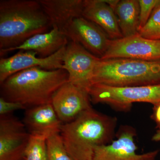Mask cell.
<instances>
[{
    "instance_id": "24",
    "label": "cell",
    "mask_w": 160,
    "mask_h": 160,
    "mask_svg": "<svg viewBox=\"0 0 160 160\" xmlns=\"http://www.w3.org/2000/svg\"><path fill=\"white\" fill-rule=\"evenodd\" d=\"M152 140L154 142H160V130H158L153 135L152 137Z\"/></svg>"
},
{
    "instance_id": "14",
    "label": "cell",
    "mask_w": 160,
    "mask_h": 160,
    "mask_svg": "<svg viewBox=\"0 0 160 160\" xmlns=\"http://www.w3.org/2000/svg\"><path fill=\"white\" fill-rule=\"evenodd\" d=\"M51 24L63 33L71 22L82 17L84 0H39Z\"/></svg>"
},
{
    "instance_id": "1",
    "label": "cell",
    "mask_w": 160,
    "mask_h": 160,
    "mask_svg": "<svg viewBox=\"0 0 160 160\" xmlns=\"http://www.w3.org/2000/svg\"><path fill=\"white\" fill-rule=\"evenodd\" d=\"M117 120L92 108L69 123L63 124L60 134L73 160H93L97 147L113 140Z\"/></svg>"
},
{
    "instance_id": "22",
    "label": "cell",
    "mask_w": 160,
    "mask_h": 160,
    "mask_svg": "<svg viewBox=\"0 0 160 160\" xmlns=\"http://www.w3.org/2000/svg\"><path fill=\"white\" fill-rule=\"evenodd\" d=\"M23 109L26 110V108L22 104L0 97V116L12 114L15 111Z\"/></svg>"
},
{
    "instance_id": "13",
    "label": "cell",
    "mask_w": 160,
    "mask_h": 160,
    "mask_svg": "<svg viewBox=\"0 0 160 160\" xmlns=\"http://www.w3.org/2000/svg\"><path fill=\"white\" fill-rule=\"evenodd\" d=\"M22 122L30 134L47 138L60 133L63 124L51 103L26 109Z\"/></svg>"
},
{
    "instance_id": "15",
    "label": "cell",
    "mask_w": 160,
    "mask_h": 160,
    "mask_svg": "<svg viewBox=\"0 0 160 160\" xmlns=\"http://www.w3.org/2000/svg\"><path fill=\"white\" fill-rule=\"evenodd\" d=\"M69 41L65 33L52 27L48 32L33 36L18 47L1 52L0 55L19 50L34 52L41 58L49 57L67 46Z\"/></svg>"
},
{
    "instance_id": "6",
    "label": "cell",
    "mask_w": 160,
    "mask_h": 160,
    "mask_svg": "<svg viewBox=\"0 0 160 160\" xmlns=\"http://www.w3.org/2000/svg\"><path fill=\"white\" fill-rule=\"evenodd\" d=\"M100 59L79 43L70 41L66 46L63 58L62 69L68 73V82L88 92L92 84L95 68Z\"/></svg>"
},
{
    "instance_id": "12",
    "label": "cell",
    "mask_w": 160,
    "mask_h": 160,
    "mask_svg": "<svg viewBox=\"0 0 160 160\" xmlns=\"http://www.w3.org/2000/svg\"><path fill=\"white\" fill-rule=\"evenodd\" d=\"M64 33L70 41L79 43L100 58L106 52L111 40L100 27L83 17L73 20Z\"/></svg>"
},
{
    "instance_id": "8",
    "label": "cell",
    "mask_w": 160,
    "mask_h": 160,
    "mask_svg": "<svg viewBox=\"0 0 160 160\" xmlns=\"http://www.w3.org/2000/svg\"><path fill=\"white\" fill-rule=\"evenodd\" d=\"M101 58L160 60V40L146 38L138 33L128 37L111 40L106 52Z\"/></svg>"
},
{
    "instance_id": "3",
    "label": "cell",
    "mask_w": 160,
    "mask_h": 160,
    "mask_svg": "<svg viewBox=\"0 0 160 160\" xmlns=\"http://www.w3.org/2000/svg\"><path fill=\"white\" fill-rule=\"evenodd\" d=\"M68 82L65 69L33 67L12 75L0 84L1 97L20 103L27 109L51 103L55 93Z\"/></svg>"
},
{
    "instance_id": "9",
    "label": "cell",
    "mask_w": 160,
    "mask_h": 160,
    "mask_svg": "<svg viewBox=\"0 0 160 160\" xmlns=\"http://www.w3.org/2000/svg\"><path fill=\"white\" fill-rule=\"evenodd\" d=\"M31 134L12 114L0 116V160H24Z\"/></svg>"
},
{
    "instance_id": "10",
    "label": "cell",
    "mask_w": 160,
    "mask_h": 160,
    "mask_svg": "<svg viewBox=\"0 0 160 160\" xmlns=\"http://www.w3.org/2000/svg\"><path fill=\"white\" fill-rule=\"evenodd\" d=\"M66 46L46 58H38L36 52L19 50L12 56L0 59V84L12 75L25 69L40 67L46 70L62 69Z\"/></svg>"
},
{
    "instance_id": "17",
    "label": "cell",
    "mask_w": 160,
    "mask_h": 160,
    "mask_svg": "<svg viewBox=\"0 0 160 160\" xmlns=\"http://www.w3.org/2000/svg\"><path fill=\"white\" fill-rule=\"evenodd\" d=\"M114 10L123 37H128L138 33V0H119Z\"/></svg>"
},
{
    "instance_id": "7",
    "label": "cell",
    "mask_w": 160,
    "mask_h": 160,
    "mask_svg": "<svg viewBox=\"0 0 160 160\" xmlns=\"http://www.w3.org/2000/svg\"><path fill=\"white\" fill-rule=\"evenodd\" d=\"M117 135L116 139L107 145L98 146L93 160H156L158 150L139 154L135 142L136 132L134 128L122 126Z\"/></svg>"
},
{
    "instance_id": "4",
    "label": "cell",
    "mask_w": 160,
    "mask_h": 160,
    "mask_svg": "<svg viewBox=\"0 0 160 160\" xmlns=\"http://www.w3.org/2000/svg\"><path fill=\"white\" fill-rule=\"evenodd\" d=\"M94 83L124 87L160 84V60L112 58L98 62L92 79Z\"/></svg>"
},
{
    "instance_id": "11",
    "label": "cell",
    "mask_w": 160,
    "mask_h": 160,
    "mask_svg": "<svg viewBox=\"0 0 160 160\" xmlns=\"http://www.w3.org/2000/svg\"><path fill=\"white\" fill-rule=\"evenodd\" d=\"M88 92L68 82L58 89L51 104L62 124L69 123L92 108Z\"/></svg>"
},
{
    "instance_id": "25",
    "label": "cell",
    "mask_w": 160,
    "mask_h": 160,
    "mask_svg": "<svg viewBox=\"0 0 160 160\" xmlns=\"http://www.w3.org/2000/svg\"><path fill=\"white\" fill-rule=\"evenodd\" d=\"M24 160H25V159H24Z\"/></svg>"
},
{
    "instance_id": "16",
    "label": "cell",
    "mask_w": 160,
    "mask_h": 160,
    "mask_svg": "<svg viewBox=\"0 0 160 160\" xmlns=\"http://www.w3.org/2000/svg\"><path fill=\"white\" fill-rule=\"evenodd\" d=\"M82 17L96 24L110 39L123 38L114 9L107 0H84Z\"/></svg>"
},
{
    "instance_id": "19",
    "label": "cell",
    "mask_w": 160,
    "mask_h": 160,
    "mask_svg": "<svg viewBox=\"0 0 160 160\" xmlns=\"http://www.w3.org/2000/svg\"><path fill=\"white\" fill-rule=\"evenodd\" d=\"M47 138V137L44 136L31 134L25 151V159L46 160Z\"/></svg>"
},
{
    "instance_id": "2",
    "label": "cell",
    "mask_w": 160,
    "mask_h": 160,
    "mask_svg": "<svg viewBox=\"0 0 160 160\" xmlns=\"http://www.w3.org/2000/svg\"><path fill=\"white\" fill-rule=\"evenodd\" d=\"M52 28L39 0L0 1V52Z\"/></svg>"
},
{
    "instance_id": "23",
    "label": "cell",
    "mask_w": 160,
    "mask_h": 160,
    "mask_svg": "<svg viewBox=\"0 0 160 160\" xmlns=\"http://www.w3.org/2000/svg\"><path fill=\"white\" fill-rule=\"evenodd\" d=\"M151 116L156 124L158 130H160V102L153 106V112Z\"/></svg>"
},
{
    "instance_id": "20",
    "label": "cell",
    "mask_w": 160,
    "mask_h": 160,
    "mask_svg": "<svg viewBox=\"0 0 160 160\" xmlns=\"http://www.w3.org/2000/svg\"><path fill=\"white\" fill-rule=\"evenodd\" d=\"M138 33L146 38L160 40V1L155 7L148 22Z\"/></svg>"
},
{
    "instance_id": "5",
    "label": "cell",
    "mask_w": 160,
    "mask_h": 160,
    "mask_svg": "<svg viewBox=\"0 0 160 160\" xmlns=\"http://www.w3.org/2000/svg\"><path fill=\"white\" fill-rule=\"evenodd\" d=\"M91 103L106 104L117 111L127 112L137 102H160V84L151 86L116 87L94 83L88 91Z\"/></svg>"
},
{
    "instance_id": "21",
    "label": "cell",
    "mask_w": 160,
    "mask_h": 160,
    "mask_svg": "<svg viewBox=\"0 0 160 160\" xmlns=\"http://www.w3.org/2000/svg\"><path fill=\"white\" fill-rule=\"evenodd\" d=\"M140 6L139 25L138 32L148 22L155 7L160 0H138Z\"/></svg>"
},
{
    "instance_id": "18",
    "label": "cell",
    "mask_w": 160,
    "mask_h": 160,
    "mask_svg": "<svg viewBox=\"0 0 160 160\" xmlns=\"http://www.w3.org/2000/svg\"><path fill=\"white\" fill-rule=\"evenodd\" d=\"M46 160H73L66 150L60 133L52 134L46 140Z\"/></svg>"
}]
</instances>
